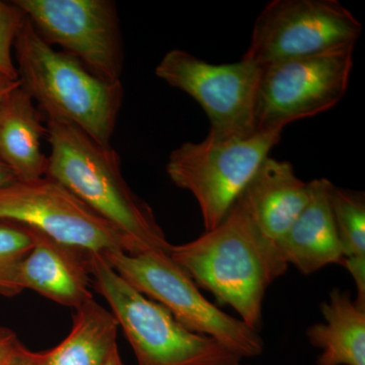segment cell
I'll use <instances>...</instances> for the list:
<instances>
[{"instance_id": "26", "label": "cell", "mask_w": 365, "mask_h": 365, "mask_svg": "<svg viewBox=\"0 0 365 365\" xmlns=\"http://www.w3.org/2000/svg\"><path fill=\"white\" fill-rule=\"evenodd\" d=\"M239 365H241V364H239Z\"/></svg>"}, {"instance_id": "10", "label": "cell", "mask_w": 365, "mask_h": 365, "mask_svg": "<svg viewBox=\"0 0 365 365\" xmlns=\"http://www.w3.org/2000/svg\"><path fill=\"white\" fill-rule=\"evenodd\" d=\"M262 67L242 59L211 64L184 50L165 53L158 78L194 98L210 120L209 136L244 139L256 134L255 111Z\"/></svg>"}, {"instance_id": "9", "label": "cell", "mask_w": 365, "mask_h": 365, "mask_svg": "<svg viewBox=\"0 0 365 365\" xmlns=\"http://www.w3.org/2000/svg\"><path fill=\"white\" fill-rule=\"evenodd\" d=\"M353 50L285 60L263 67L255 111L257 133L282 131L287 124L335 107L349 85Z\"/></svg>"}, {"instance_id": "2", "label": "cell", "mask_w": 365, "mask_h": 365, "mask_svg": "<svg viewBox=\"0 0 365 365\" xmlns=\"http://www.w3.org/2000/svg\"><path fill=\"white\" fill-rule=\"evenodd\" d=\"M46 121L50 155L45 177L59 182L115 225L130 241L135 255L170 253L173 245L153 209L125 181L117 151L58 118L47 117Z\"/></svg>"}, {"instance_id": "20", "label": "cell", "mask_w": 365, "mask_h": 365, "mask_svg": "<svg viewBox=\"0 0 365 365\" xmlns=\"http://www.w3.org/2000/svg\"><path fill=\"white\" fill-rule=\"evenodd\" d=\"M26 14L14 1L0 0V76L18 81L19 73L13 58L16 35L26 20Z\"/></svg>"}, {"instance_id": "17", "label": "cell", "mask_w": 365, "mask_h": 365, "mask_svg": "<svg viewBox=\"0 0 365 365\" xmlns=\"http://www.w3.org/2000/svg\"><path fill=\"white\" fill-rule=\"evenodd\" d=\"M74 314L66 340L49 351L35 353L39 365H105L118 349L119 324L112 312L88 300Z\"/></svg>"}, {"instance_id": "24", "label": "cell", "mask_w": 365, "mask_h": 365, "mask_svg": "<svg viewBox=\"0 0 365 365\" xmlns=\"http://www.w3.org/2000/svg\"><path fill=\"white\" fill-rule=\"evenodd\" d=\"M16 181H18V179H16L13 170L6 167L4 163L0 162V188L13 184Z\"/></svg>"}, {"instance_id": "5", "label": "cell", "mask_w": 365, "mask_h": 365, "mask_svg": "<svg viewBox=\"0 0 365 365\" xmlns=\"http://www.w3.org/2000/svg\"><path fill=\"white\" fill-rule=\"evenodd\" d=\"M103 258L129 284L165 307L191 332L215 338L242 359L263 352L258 331L211 304L167 252L132 255L117 251Z\"/></svg>"}, {"instance_id": "15", "label": "cell", "mask_w": 365, "mask_h": 365, "mask_svg": "<svg viewBox=\"0 0 365 365\" xmlns=\"http://www.w3.org/2000/svg\"><path fill=\"white\" fill-rule=\"evenodd\" d=\"M44 136L47 128L42 115L20 86L0 107V162L13 170L18 181L45 177L47 157L41 146Z\"/></svg>"}, {"instance_id": "13", "label": "cell", "mask_w": 365, "mask_h": 365, "mask_svg": "<svg viewBox=\"0 0 365 365\" xmlns=\"http://www.w3.org/2000/svg\"><path fill=\"white\" fill-rule=\"evenodd\" d=\"M309 196V182L295 175L292 163L268 157L237 199L262 234L276 242L306 207Z\"/></svg>"}, {"instance_id": "8", "label": "cell", "mask_w": 365, "mask_h": 365, "mask_svg": "<svg viewBox=\"0 0 365 365\" xmlns=\"http://www.w3.org/2000/svg\"><path fill=\"white\" fill-rule=\"evenodd\" d=\"M0 220L20 223L86 254L135 255L130 241L115 225L47 177L0 188Z\"/></svg>"}, {"instance_id": "14", "label": "cell", "mask_w": 365, "mask_h": 365, "mask_svg": "<svg viewBox=\"0 0 365 365\" xmlns=\"http://www.w3.org/2000/svg\"><path fill=\"white\" fill-rule=\"evenodd\" d=\"M333 184L327 179L309 182L311 196L306 207L276 242L281 258L304 275L344 261L331 208Z\"/></svg>"}, {"instance_id": "7", "label": "cell", "mask_w": 365, "mask_h": 365, "mask_svg": "<svg viewBox=\"0 0 365 365\" xmlns=\"http://www.w3.org/2000/svg\"><path fill=\"white\" fill-rule=\"evenodd\" d=\"M362 25L337 0H273L255 21L242 59L262 67L354 49Z\"/></svg>"}, {"instance_id": "3", "label": "cell", "mask_w": 365, "mask_h": 365, "mask_svg": "<svg viewBox=\"0 0 365 365\" xmlns=\"http://www.w3.org/2000/svg\"><path fill=\"white\" fill-rule=\"evenodd\" d=\"M21 86L46 116L78 127L110 145L123 103L121 81L98 78L78 59L47 44L26 18L14 45Z\"/></svg>"}, {"instance_id": "19", "label": "cell", "mask_w": 365, "mask_h": 365, "mask_svg": "<svg viewBox=\"0 0 365 365\" xmlns=\"http://www.w3.org/2000/svg\"><path fill=\"white\" fill-rule=\"evenodd\" d=\"M34 242L35 235L30 227L0 220V295L13 297L23 292L19 284V266Z\"/></svg>"}, {"instance_id": "25", "label": "cell", "mask_w": 365, "mask_h": 365, "mask_svg": "<svg viewBox=\"0 0 365 365\" xmlns=\"http://www.w3.org/2000/svg\"><path fill=\"white\" fill-rule=\"evenodd\" d=\"M105 365H123V364H122L121 359H120L118 349L115 350V351L112 353L111 356H110V359H108V361L106 362Z\"/></svg>"}, {"instance_id": "18", "label": "cell", "mask_w": 365, "mask_h": 365, "mask_svg": "<svg viewBox=\"0 0 365 365\" xmlns=\"http://www.w3.org/2000/svg\"><path fill=\"white\" fill-rule=\"evenodd\" d=\"M331 208L343 257H365V196L364 192L332 186Z\"/></svg>"}, {"instance_id": "21", "label": "cell", "mask_w": 365, "mask_h": 365, "mask_svg": "<svg viewBox=\"0 0 365 365\" xmlns=\"http://www.w3.org/2000/svg\"><path fill=\"white\" fill-rule=\"evenodd\" d=\"M20 342L11 329L0 326V365L6 364Z\"/></svg>"}, {"instance_id": "16", "label": "cell", "mask_w": 365, "mask_h": 365, "mask_svg": "<svg viewBox=\"0 0 365 365\" xmlns=\"http://www.w3.org/2000/svg\"><path fill=\"white\" fill-rule=\"evenodd\" d=\"M325 323L307 331L309 343L322 350L318 365H365V311L347 290L334 288L319 307Z\"/></svg>"}, {"instance_id": "1", "label": "cell", "mask_w": 365, "mask_h": 365, "mask_svg": "<svg viewBox=\"0 0 365 365\" xmlns=\"http://www.w3.org/2000/svg\"><path fill=\"white\" fill-rule=\"evenodd\" d=\"M169 254L197 287L232 307L256 331L268 287L288 268L276 242L262 234L239 199L217 227L172 246Z\"/></svg>"}, {"instance_id": "23", "label": "cell", "mask_w": 365, "mask_h": 365, "mask_svg": "<svg viewBox=\"0 0 365 365\" xmlns=\"http://www.w3.org/2000/svg\"><path fill=\"white\" fill-rule=\"evenodd\" d=\"M21 81H13L6 78V76H0V107L4 104L6 98L16 88H20Z\"/></svg>"}, {"instance_id": "6", "label": "cell", "mask_w": 365, "mask_h": 365, "mask_svg": "<svg viewBox=\"0 0 365 365\" xmlns=\"http://www.w3.org/2000/svg\"><path fill=\"white\" fill-rule=\"evenodd\" d=\"M281 132H258L244 139L185 143L170 153L167 170L179 188L195 197L205 232L222 222L276 144Z\"/></svg>"}, {"instance_id": "22", "label": "cell", "mask_w": 365, "mask_h": 365, "mask_svg": "<svg viewBox=\"0 0 365 365\" xmlns=\"http://www.w3.org/2000/svg\"><path fill=\"white\" fill-rule=\"evenodd\" d=\"M4 365H39L35 352L30 351L25 345L19 343L16 349Z\"/></svg>"}, {"instance_id": "4", "label": "cell", "mask_w": 365, "mask_h": 365, "mask_svg": "<svg viewBox=\"0 0 365 365\" xmlns=\"http://www.w3.org/2000/svg\"><path fill=\"white\" fill-rule=\"evenodd\" d=\"M91 284L109 304L138 365H239L220 341L191 332L162 304L129 284L102 256L90 255Z\"/></svg>"}, {"instance_id": "12", "label": "cell", "mask_w": 365, "mask_h": 365, "mask_svg": "<svg viewBox=\"0 0 365 365\" xmlns=\"http://www.w3.org/2000/svg\"><path fill=\"white\" fill-rule=\"evenodd\" d=\"M32 230V228H31ZM35 242L19 266V284L61 306L78 309L93 299L90 255L34 230Z\"/></svg>"}, {"instance_id": "11", "label": "cell", "mask_w": 365, "mask_h": 365, "mask_svg": "<svg viewBox=\"0 0 365 365\" xmlns=\"http://www.w3.org/2000/svg\"><path fill=\"white\" fill-rule=\"evenodd\" d=\"M36 32L78 59L98 78L120 81L123 42L116 4L110 0H16Z\"/></svg>"}]
</instances>
